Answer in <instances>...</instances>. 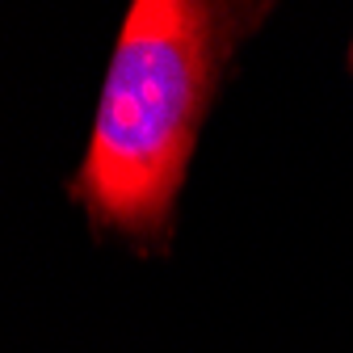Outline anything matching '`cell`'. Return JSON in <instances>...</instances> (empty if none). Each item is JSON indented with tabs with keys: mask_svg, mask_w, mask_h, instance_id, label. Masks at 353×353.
<instances>
[{
	"mask_svg": "<svg viewBox=\"0 0 353 353\" xmlns=\"http://www.w3.org/2000/svg\"><path fill=\"white\" fill-rule=\"evenodd\" d=\"M265 9L135 0L122 21L72 194L93 223L164 248L172 206L228 59Z\"/></svg>",
	"mask_w": 353,
	"mask_h": 353,
	"instance_id": "1",
	"label": "cell"
}]
</instances>
